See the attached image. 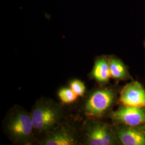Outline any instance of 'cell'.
<instances>
[{
	"label": "cell",
	"instance_id": "obj_1",
	"mask_svg": "<svg viewBox=\"0 0 145 145\" xmlns=\"http://www.w3.org/2000/svg\"><path fill=\"white\" fill-rule=\"evenodd\" d=\"M118 85L101 87L89 95L85 104V111L92 118L108 116L114 105L119 102L121 89Z\"/></svg>",
	"mask_w": 145,
	"mask_h": 145
},
{
	"label": "cell",
	"instance_id": "obj_13",
	"mask_svg": "<svg viewBox=\"0 0 145 145\" xmlns=\"http://www.w3.org/2000/svg\"></svg>",
	"mask_w": 145,
	"mask_h": 145
},
{
	"label": "cell",
	"instance_id": "obj_4",
	"mask_svg": "<svg viewBox=\"0 0 145 145\" xmlns=\"http://www.w3.org/2000/svg\"><path fill=\"white\" fill-rule=\"evenodd\" d=\"M7 130L15 141L25 143L31 140L34 130L31 114L23 110L16 111L7 124Z\"/></svg>",
	"mask_w": 145,
	"mask_h": 145
},
{
	"label": "cell",
	"instance_id": "obj_3",
	"mask_svg": "<svg viewBox=\"0 0 145 145\" xmlns=\"http://www.w3.org/2000/svg\"><path fill=\"white\" fill-rule=\"evenodd\" d=\"M61 114L57 105L48 102L38 103L31 113L34 130L39 133L51 131L60 121Z\"/></svg>",
	"mask_w": 145,
	"mask_h": 145
},
{
	"label": "cell",
	"instance_id": "obj_6",
	"mask_svg": "<svg viewBox=\"0 0 145 145\" xmlns=\"http://www.w3.org/2000/svg\"><path fill=\"white\" fill-rule=\"evenodd\" d=\"M120 145H145V123L138 125L112 123Z\"/></svg>",
	"mask_w": 145,
	"mask_h": 145
},
{
	"label": "cell",
	"instance_id": "obj_7",
	"mask_svg": "<svg viewBox=\"0 0 145 145\" xmlns=\"http://www.w3.org/2000/svg\"><path fill=\"white\" fill-rule=\"evenodd\" d=\"M119 103L134 107H145V88L137 80L131 81L121 88Z\"/></svg>",
	"mask_w": 145,
	"mask_h": 145
},
{
	"label": "cell",
	"instance_id": "obj_12",
	"mask_svg": "<svg viewBox=\"0 0 145 145\" xmlns=\"http://www.w3.org/2000/svg\"><path fill=\"white\" fill-rule=\"evenodd\" d=\"M70 87L78 96H82L86 91V86L82 81L74 80L70 83Z\"/></svg>",
	"mask_w": 145,
	"mask_h": 145
},
{
	"label": "cell",
	"instance_id": "obj_8",
	"mask_svg": "<svg viewBox=\"0 0 145 145\" xmlns=\"http://www.w3.org/2000/svg\"><path fill=\"white\" fill-rule=\"evenodd\" d=\"M90 76L98 83L100 87H104L109 84L111 78L108 56H103L96 59Z\"/></svg>",
	"mask_w": 145,
	"mask_h": 145
},
{
	"label": "cell",
	"instance_id": "obj_2",
	"mask_svg": "<svg viewBox=\"0 0 145 145\" xmlns=\"http://www.w3.org/2000/svg\"><path fill=\"white\" fill-rule=\"evenodd\" d=\"M85 144L88 145H120L113 124L92 118L86 125Z\"/></svg>",
	"mask_w": 145,
	"mask_h": 145
},
{
	"label": "cell",
	"instance_id": "obj_9",
	"mask_svg": "<svg viewBox=\"0 0 145 145\" xmlns=\"http://www.w3.org/2000/svg\"><path fill=\"white\" fill-rule=\"evenodd\" d=\"M108 59L111 78L116 82L134 80L128 66L120 59L114 56H108Z\"/></svg>",
	"mask_w": 145,
	"mask_h": 145
},
{
	"label": "cell",
	"instance_id": "obj_11",
	"mask_svg": "<svg viewBox=\"0 0 145 145\" xmlns=\"http://www.w3.org/2000/svg\"><path fill=\"white\" fill-rule=\"evenodd\" d=\"M59 99L63 103H72L78 98V95L75 93L71 88H62L58 93Z\"/></svg>",
	"mask_w": 145,
	"mask_h": 145
},
{
	"label": "cell",
	"instance_id": "obj_5",
	"mask_svg": "<svg viewBox=\"0 0 145 145\" xmlns=\"http://www.w3.org/2000/svg\"><path fill=\"white\" fill-rule=\"evenodd\" d=\"M118 109L107 116L112 123L138 125L145 123V107H134L120 104Z\"/></svg>",
	"mask_w": 145,
	"mask_h": 145
},
{
	"label": "cell",
	"instance_id": "obj_10",
	"mask_svg": "<svg viewBox=\"0 0 145 145\" xmlns=\"http://www.w3.org/2000/svg\"><path fill=\"white\" fill-rule=\"evenodd\" d=\"M76 139L70 130L61 129L51 132L42 141V145H74Z\"/></svg>",
	"mask_w": 145,
	"mask_h": 145
}]
</instances>
